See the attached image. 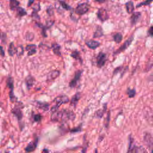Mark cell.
<instances>
[{
  "label": "cell",
  "instance_id": "10",
  "mask_svg": "<svg viewBox=\"0 0 153 153\" xmlns=\"http://www.w3.org/2000/svg\"><path fill=\"white\" fill-rule=\"evenodd\" d=\"M141 16V13L140 12H134L132 13L131 17H130V22L131 25H135L138 20H139L140 17Z\"/></svg>",
  "mask_w": 153,
  "mask_h": 153
},
{
  "label": "cell",
  "instance_id": "7",
  "mask_svg": "<svg viewBox=\"0 0 153 153\" xmlns=\"http://www.w3.org/2000/svg\"><path fill=\"white\" fill-rule=\"evenodd\" d=\"M22 108H23V106L20 107L19 103V105H16V106L14 107L11 110V112L17 117L19 121H20L23 118V113L21 110Z\"/></svg>",
  "mask_w": 153,
  "mask_h": 153
},
{
  "label": "cell",
  "instance_id": "32",
  "mask_svg": "<svg viewBox=\"0 0 153 153\" xmlns=\"http://www.w3.org/2000/svg\"><path fill=\"white\" fill-rule=\"evenodd\" d=\"M33 9V11L36 12V13H37L38 11H39V10H40V5H39V4H36L35 5H34Z\"/></svg>",
  "mask_w": 153,
  "mask_h": 153
},
{
  "label": "cell",
  "instance_id": "25",
  "mask_svg": "<svg viewBox=\"0 0 153 153\" xmlns=\"http://www.w3.org/2000/svg\"><path fill=\"white\" fill-rule=\"evenodd\" d=\"M106 106L105 105V106H104V108H103V109H100V110H99L98 111H97V112H96V115H97V117H99V118H101V117L103 116V114L105 113V112L106 111Z\"/></svg>",
  "mask_w": 153,
  "mask_h": 153
},
{
  "label": "cell",
  "instance_id": "39",
  "mask_svg": "<svg viewBox=\"0 0 153 153\" xmlns=\"http://www.w3.org/2000/svg\"><path fill=\"white\" fill-rule=\"evenodd\" d=\"M151 152H153V148H152V149H151Z\"/></svg>",
  "mask_w": 153,
  "mask_h": 153
},
{
  "label": "cell",
  "instance_id": "36",
  "mask_svg": "<svg viewBox=\"0 0 153 153\" xmlns=\"http://www.w3.org/2000/svg\"><path fill=\"white\" fill-rule=\"evenodd\" d=\"M80 128H79V127H77V128H73L72 130H71V131L72 133H74V132H76V131H79V130H80Z\"/></svg>",
  "mask_w": 153,
  "mask_h": 153
},
{
  "label": "cell",
  "instance_id": "5",
  "mask_svg": "<svg viewBox=\"0 0 153 153\" xmlns=\"http://www.w3.org/2000/svg\"><path fill=\"white\" fill-rule=\"evenodd\" d=\"M97 16L101 22H105L109 19V15L107 11L103 8H100L98 10Z\"/></svg>",
  "mask_w": 153,
  "mask_h": 153
},
{
  "label": "cell",
  "instance_id": "18",
  "mask_svg": "<svg viewBox=\"0 0 153 153\" xmlns=\"http://www.w3.org/2000/svg\"><path fill=\"white\" fill-rule=\"evenodd\" d=\"M52 49H53V51L54 52V53L57 56H61V53H60V46L56 44V43H54L52 44Z\"/></svg>",
  "mask_w": 153,
  "mask_h": 153
},
{
  "label": "cell",
  "instance_id": "21",
  "mask_svg": "<svg viewBox=\"0 0 153 153\" xmlns=\"http://www.w3.org/2000/svg\"><path fill=\"white\" fill-rule=\"evenodd\" d=\"M19 5V2L17 0H10V8L11 10H13L17 9Z\"/></svg>",
  "mask_w": 153,
  "mask_h": 153
},
{
  "label": "cell",
  "instance_id": "37",
  "mask_svg": "<svg viewBox=\"0 0 153 153\" xmlns=\"http://www.w3.org/2000/svg\"><path fill=\"white\" fill-rule=\"evenodd\" d=\"M94 1H96V2H99V3H103V2H105L106 0H94Z\"/></svg>",
  "mask_w": 153,
  "mask_h": 153
},
{
  "label": "cell",
  "instance_id": "14",
  "mask_svg": "<svg viewBox=\"0 0 153 153\" xmlns=\"http://www.w3.org/2000/svg\"><path fill=\"white\" fill-rule=\"evenodd\" d=\"M35 106L39 109H41L45 111H47L49 108V104L45 102H36Z\"/></svg>",
  "mask_w": 153,
  "mask_h": 153
},
{
  "label": "cell",
  "instance_id": "15",
  "mask_svg": "<svg viewBox=\"0 0 153 153\" xmlns=\"http://www.w3.org/2000/svg\"><path fill=\"white\" fill-rule=\"evenodd\" d=\"M26 50L28 51L27 55L32 56L36 53V45L33 44H29L26 47Z\"/></svg>",
  "mask_w": 153,
  "mask_h": 153
},
{
  "label": "cell",
  "instance_id": "35",
  "mask_svg": "<svg viewBox=\"0 0 153 153\" xmlns=\"http://www.w3.org/2000/svg\"><path fill=\"white\" fill-rule=\"evenodd\" d=\"M47 13L49 14V15H52L53 14V9L51 7H49L48 9H47Z\"/></svg>",
  "mask_w": 153,
  "mask_h": 153
},
{
  "label": "cell",
  "instance_id": "1",
  "mask_svg": "<svg viewBox=\"0 0 153 153\" xmlns=\"http://www.w3.org/2000/svg\"><path fill=\"white\" fill-rule=\"evenodd\" d=\"M53 102L55 103V105H54L51 109V111L53 112L58 110V108H59V106L61 105L67 103L68 102H69V97L67 96L61 95V96H59L56 97L54 99Z\"/></svg>",
  "mask_w": 153,
  "mask_h": 153
},
{
  "label": "cell",
  "instance_id": "28",
  "mask_svg": "<svg viewBox=\"0 0 153 153\" xmlns=\"http://www.w3.org/2000/svg\"><path fill=\"white\" fill-rule=\"evenodd\" d=\"M152 1H153V0H145V1H144L143 2H140V4H137V5H136V7H137V8H139V7H141V6H143V5H148L150 4Z\"/></svg>",
  "mask_w": 153,
  "mask_h": 153
},
{
  "label": "cell",
  "instance_id": "12",
  "mask_svg": "<svg viewBox=\"0 0 153 153\" xmlns=\"http://www.w3.org/2000/svg\"><path fill=\"white\" fill-rule=\"evenodd\" d=\"M85 44L91 49H96L100 45V42L95 40H89L85 42Z\"/></svg>",
  "mask_w": 153,
  "mask_h": 153
},
{
  "label": "cell",
  "instance_id": "8",
  "mask_svg": "<svg viewBox=\"0 0 153 153\" xmlns=\"http://www.w3.org/2000/svg\"><path fill=\"white\" fill-rule=\"evenodd\" d=\"M38 143V138H36L34 140L30 142L27 145V146L25 148V150L26 152H33V151L35 150L37 145Z\"/></svg>",
  "mask_w": 153,
  "mask_h": 153
},
{
  "label": "cell",
  "instance_id": "22",
  "mask_svg": "<svg viewBox=\"0 0 153 153\" xmlns=\"http://www.w3.org/2000/svg\"><path fill=\"white\" fill-rule=\"evenodd\" d=\"M123 35L121 33H117L114 35V40L117 43H120L122 41Z\"/></svg>",
  "mask_w": 153,
  "mask_h": 153
},
{
  "label": "cell",
  "instance_id": "33",
  "mask_svg": "<svg viewBox=\"0 0 153 153\" xmlns=\"http://www.w3.org/2000/svg\"><path fill=\"white\" fill-rule=\"evenodd\" d=\"M148 32V34H149V36H153V26H151V27L149 28Z\"/></svg>",
  "mask_w": 153,
  "mask_h": 153
},
{
  "label": "cell",
  "instance_id": "40",
  "mask_svg": "<svg viewBox=\"0 0 153 153\" xmlns=\"http://www.w3.org/2000/svg\"><path fill=\"white\" fill-rule=\"evenodd\" d=\"M43 151H47H47H48V150H44Z\"/></svg>",
  "mask_w": 153,
  "mask_h": 153
},
{
  "label": "cell",
  "instance_id": "19",
  "mask_svg": "<svg viewBox=\"0 0 153 153\" xmlns=\"http://www.w3.org/2000/svg\"><path fill=\"white\" fill-rule=\"evenodd\" d=\"M103 30H102V29L100 26H98L97 27V29L96 30V31L94 32V35H93V38H98V37H100L103 35Z\"/></svg>",
  "mask_w": 153,
  "mask_h": 153
},
{
  "label": "cell",
  "instance_id": "20",
  "mask_svg": "<svg viewBox=\"0 0 153 153\" xmlns=\"http://www.w3.org/2000/svg\"><path fill=\"white\" fill-rule=\"evenodd\" d=\"M16 53V48L14 47L13 42H11L8 47V54L11 56H13Z\"/></svg>",
  "mask_w": 153,
  "mask_h": 153
},
{
  "label": "cell",
  "instance_id": "3",
  "mask_svg": "<svg viewBox=\"0 0 153 153\" xmlns=\"http://www.w3.org/2000/svg\"><path fill=\"white\" fill-rule=\"evenodd\" d=\"M106 60H107L106 54H105L104 53L100 52L96 58V63H97V67L102 68L103 66H104V65L106 62Z\"/></svg>",
  "mask_w": 153,
  "mask_h": 153
},
{
  "label": "cell",
  "instance_id": "17",
  "mask_svg": "<svg viewBox=\"0 0 153 153\" xmlns=\"http://www.w3.org/2000/svg\"><path fill=\"white\" fill-rule=\"evenodd\" d=\"M79 99H80V93H76L75 95H74V96L71 99V105L73 106H75Z\"/></svg>",
  "mask_w": 153,
  "mask_h": 153
},
{
  "label": "cell",
  "instance_id": "4",
  "mask_svg": "<svg viewBox=\"0 0 153 153\" xmlns=\"http://www.w3.org/2000/svg\"><path fill=\"white\" fill-rule=\"evenodd\" d=\"M143 142L146 146L150 149H152L153 148V137L150 133L146 132L144 134Z\"/></svg>",
  "mask_w": 153,
  "mask_h": 153
},
{
  "label": "cell",
  "instance_id": "23",
  "mask_svg": "<svg viewBox=\"0 0 153 153\" xmlns=\"http://www.w3.org/2000/svg\"><path fill=\"white\" fill-rule=\"evenodd\" d=\"M17 11L18 15H19L20 17L25 16V15H26V14H27V13H26V11H25V10L23 9V8H22V7H18L17 8Z\"/></svg>",
  "mask_w": 153,
  "mask_h": 153
},
{
  "label": "cell",
  "instance_id": "6",
  "mask_svg": "<svg viewBox=\"0 0 153 153\" xmlns=\"http://www.w3.org/2000/svg\"><path fill=\"white\" fill-rule=\"evenodd\" d=\"M133 36L132 35L127 40H126L124 42V44L115 52V54H119L121 52L124 51L126 49H127L130 46V45L131 44V42L133 41Z\"/></svg>",
  "mask_w": 153,
  "mask_h": 153
},
{
  "label": "cell",
  "instance_id": "13",
  "mask_svg": "<svg viewBox=\"0 0 153 153\" xmlns=\"http://www.w3.org/2000/svg\"><path fill=\"white\" fill-rule=\"evenodd\" d=\"M34 81H35V79L33 76L29 75V76H27L26 79H25V83L26 84V86L27 87L28 89H30L32 85H33L34 84Z\"/></svg>",
  "mask_w": 153,
  "mask_h": 153
},
{
  "label": "cell",
  "instance_id": "34",
  "mask_svg": "<svg viewBox=\"0 0 153 153\" xmlns=\"http://www.w3.org/2000/svg\"><path fill=\"white\" fill-rule=\"evenodd\" d=\"M0 54L2 57H4L5 56V51L1 46H0Z\"/></svg>",
  "mask_w": 153,
  "mask_h": 153
},
{
  "label": "cell",
  "instance_id": "24",
  "mask_svg": "<svg viewBox=\"0 0 153 153\" xmlns=\"http://www.w3.org/2000/svg\"><path fill=\"white\" fill-rule=\"evenodd\" d=\"M60 4L61 6L63 7V8H64L66 10H70L72 8L69 5H68L66 2H65L63 1H60Z\"/></svg>",
  "mask_w": 153,
  "mask_h": 153
},
{
  "label": "cell",
  "instance_id": "26",
  "mask_svg": "<svg viewBox=\"0 0 153 153\" xmlns=\"http://www.w3.org/2000/svg\"><path fill=\"white\" fill-rule=\"evenodd\" d=\"M71 56L73 58H74V59H76V60H80L81 61V57H80V56H79V53L78 51H73V52L72 53V54H71Z\"/></svg>",
  "mask_w": 153,
  "mask_h": 153
},
{
  "label": "cell",
  "instance_id": "16",
  "mask_svg": "<svg viewBox=\"0 0 153 153\" xmlns=\"http://www.w3.org/2000/svg\"><path fill=\"white\" fill-rule=\"evenodd\" d=\"M126 10L127 12L129 14H131L133 13V11L134 10V6L133 4V2L131 1H128L126 4Z\"/></svg>",
  "mask_w": 153,
  "mask_h": 153
},
{
  "label": "cell",
  "instance_id": "27",
  "mask_svg": "<svg viewBox=\"0 0 153 153\" xmlns=\"http://www.w3.org/2000/svg\"><path fill=\"white\" fill-rule=\"evenodd\" d=\"M127 93L129 97H133L136 94V91L134 89L128 88L127 90Z\"/></svg>",
  "mask_w": 153,
  "mask_h": 153
},
{
  "label": "cell",
  "instance_id": "29",
  "mask_svg": "<svg viewBox=\"0 0 153 153\" xmlns=\"http://www.w3.org/2000/svg\"><path fill=\"white\" fill-rule=\"evenodd\" d=\"M23 52H24V50H23V47L22 46L20 45V46L16 48V53L17 54V55L18 56H20L22 55Z\"/></svg>",
  "mask_w": 153,
  "mask_h": 153
},
{
  "label": "cell",
  "instance_id": "30",
  "mask_svg": "<svg viewBox=\"0 0 153 153\" xmlns=\"http://www.w3.org/2000/svg\"><path fill=\"white\" fill-rule=\"evenodd\" d=\"M25 38L28 41H32L33 38H34V35L32 33H30V32H29V33H27L26 34V36H25Z\"/></svg>",
  "mask_w": 153,
  "mask_h": 153
},
{
  "label": "cell",
  "instance_id": "2",
  "mask_svg": "<svg viewBox=\"0 0 153 153\" xmlns=\"http://www.w3.org/2000/svg\"><path fill=\"white\" fill-rule=\"evenodd\" d=\"M90 5L87 3L79 4L75 8V13L78 15H83L88 11Z\"/></svg>",
  "mask_w": 153,
  "mask_h": 153
},
{
  "label": "cell",
  "instance_id": "9",
  "mask_svg": "<svg viewBox=\"0 0 153 153\" xmlns=\"http://www.w3.org/2000/svg\"><path fill=\"white\" fill-rule=\"evenodd\" d=\"M82 74V71H77L74 75V78L71 81L69 82V87H74L76 86L78 81L79 80Z\"/></svg>",
  "mask_w": 153,
  "mask_h": 153
},
{
  "label": "cell",
  "instance_id": "11",
  "mask_svg": "<svg viewBox=\"0 0 153 153\" xmlns=\"http://www.w3.org/2000/svg\"><path fill=\"white\" fill-rule=\"evenodd\" d=\"M59 75H60V71L57 70L53 71L48 74L47 77V80L48 81H51L55 79L56 78H57Z\"/></svg>",
  "mask_w": 153,
  "mask_h": 153
},
{
  "label": "cell",
  "instance_id": "38",
  "mask_svg": "<svg viewBox=\"0 0 153 153\" xmlns=\"http://www.w3.org/2000/svg\"><path fill=\"white\" fill-rule=\"evenodd\" d=\"M33 1H34V0H29L27 6H30V5H31V4L33 2Z\"/></svg>",
  "mask_w": 153,
  "mask_h": 153
},
{
  "label": "cell",
  "instance_id": "31",
  "mask_svg": "<svg viewBox=\"0 0 153 153\" xmlns=\"http://www.w3.org/2000/svg\"><path fill=\"white\" fill-rule=\"evenodd\" d=\"M41 118H42V116L38 114H35L33 116V120L35 122H39L41 120Z\"/></svg>",
  "mask_w": 153,
  "mask_h": 153
}]
</instances>
